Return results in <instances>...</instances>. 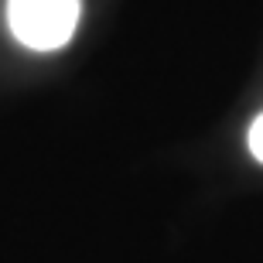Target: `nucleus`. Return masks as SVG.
Instances as JSON below:
<instances>
[{"instance_id":"nucleus-1","label":"nucleus","mask_w":263,"mask_h":263,"mask_svg":"<svg viewBox=\"0 0 263 263\" xmlns=\"http://www.w3.org/2000/svg\"><path fill=\"white\" fill-rule=\"evenodd\" d=\"M7 21L21 45L55 51L76 34L79 0H7Z\"/></svg>"},{"instance_id":"nucleus-2","label":"nucleus","mask_w":263,"mask_h":263,"mask_svg":"<svg viewBox=\"0 0 263 263\" xmlns=\"http://www.w3.org/2000/svg\"><path fill=\"white\" fill-rule=\"evenodd\" d=\"M246 140H250V151H253V157L263 164V113L253 120V127H250V137H246Z\"/></svg>"}]
</instances>
